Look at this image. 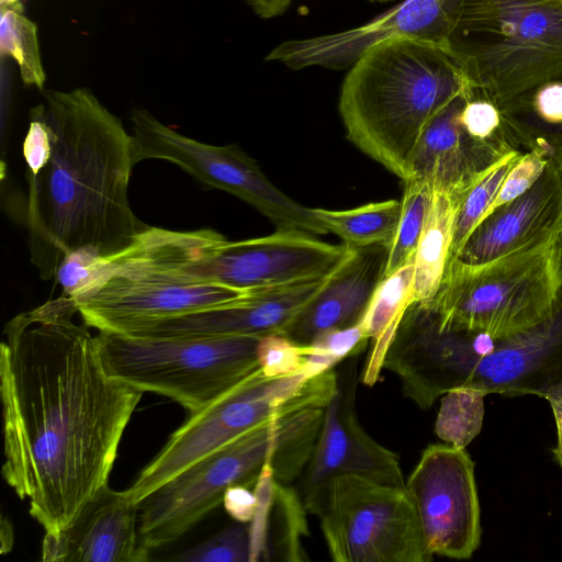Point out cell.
Returning a JSON list of instances; mask_svg holds the SVG:
<instances>
[{
    "label": "cell",
    "mask_w": 562,
    "mask_h": 562,
    "mask_svg": "<svg viewBox=\"0 0 562 562\" xmlns=\"http://www.w3.org/2000/svg\"><path fill=\"white\" fill-rule=\"evenodd\" d=\"M336 562H430L405 486L359 475L331 479L308 510Z\"/></svg>",
    "instance_id": "11"
},
{
    "label": "cell",
    "mask_w": 562,
    "mask_h": 562,
    "mask_svg": "<svg viewBox=\"0 0 562 562\" xmlns=\"http://www.w3.org/2000/svg\"><path fill=\"white\" fill-rule=\"evenodd\" d=\"M550 157V148L544 142L525 150L506 175L494 202L484 216L530 189L543 172Z\"/></svg>",
    "instance_id": "34"
},
{
    "label": "cell",
    "mask_w": 562,
    "mask_h": 562,
    "mask_svg": "<svg viewBox=\"0 0 562 562\" xmlns=\"http://www.w3.org/2000/svg\"><path fill=\"white\" fill-rule=\"evenodd\" d=\"M562 81V77L559 78Z\"/></svg>",
    "instance_id": "41"
},
{
    "label": "cell",
    "mask_w": 562,
    "mask_h": 562,
    "mask_svg": "<svg viewBox=\"0 0 562 562\" xmlns=\"http://www.w3.org/2000/svg\"><path fill=\"white\" fill-rule=\"evenodd\" d=\"M0 54L14 59L24 85L44 89L37 25L25 15L21 0H0Z\"/></svg>",
    "instance_id": "25"
},
{
    "label": "cell",
    "mask_w": 562,
    "mask_h": 562,
    "mask_svg": "<svg viewBox=\"0 0 562 562\" xmlns=\"http://www.w3.org/2000/svg\"><path fill=\"white\" fill-rule=\"evenodd\" d=\"M256 15L272 19L284 14L293 0H243Z\"/></svg>",
    "instance_id": "37"
},
{
    "label": "cell",
    "mask_w": 562,
    "mask_h": 562,
    "mask_svg": "<svg viewBox=\"0 0 562 562\" xmlns=\"http://www.w3.org/2000/svg\"><path fill=\"white\" fill-rule=\"evenodd\" d=\"M337 371L267 376L258 368L202 411L191 414L140 471L126 496L138 504L168 480L272 417L305 405H326Z\"/></svg>",
    "instance_id": "10"
},
{
    "label": "cell",
    "mask_w": 562,
    "mask_h": 562,
    "mask_svg": "<svg viewBox=\"0 0 562 562\" xmlns=\"http://www.w3.org/2000/svg\"><path fill=\"white\" fill-rule=\"evenodd\" d=\"M23 143L30 260L55 279L71 255L109 258L146 229L128 202L134 137L86 87L44 90Z\"/></svg>",
    "instance_id": "2"
},
{
    "label": "cell",
    "mask_w": 562,
    "mask_h": 562,
    "mask_svg": "<svg viewBox=\"0 0 562 562\" xmlns=\"http://www.w3.org/2000/svg\"><path fill=\"white\" fill-rule=\"evenodd\" d=\"M387 254L383 246L356 249L280 335L306 346L323 331L359 324L383 279Z\"/></svg>",
    "instance_id": "21"
},
{
    "label": "cell",
    "mask_w": 562,
    "mask_h": 562,
    "mask_svg": "<svg viewBox=\"0 0 562 562\" xmlns=\"http://www.w3.org/2000/svg\"><path fill=\"white\" fill-rule=\"evenodd\" d=\"M307 513L302 497L289 484L277 481L267 518V561H302V538L307 533Z\"/></svg>",
    "instance_id": "26"
},
{
    "label": "cell",
    "mask_w": 562,
    "mask_h": 562,
    "mask_svg": "<svg viewBox=\"0 0 562 562\" xmlns=\"http://www.w3.org/2000/svg\"><path fill=\"white\" fill-rule=\"evenodd\" d=\"M13 544V529L10 521L3 516L1 518V553L9 552Z\"/></svg>",
    "instance_id": "38"
},
{
    "label": "cell",
    "mask_w": 562,
    "mask_h": 562,
    "mask_svg": "<svg viewBox=\"0 0 562 562\" xmlns=\"http://www.w3.org/2000/svg\"><path fill=\"white\" fill-rule=\"evenodd\" d=\"M468 94L469 88L428 123L409 160L406 179L427 182L435 192L465 193L504 155L518 148L510 140L483 142L467 133L460 116Z\"/></svg>",
    "instance_id": "20"
},
{
    "label": "cell",
    "mask_w": 562,
    "mask_h": 562,
    "mask_svg": "<svg viewBox=\"0 0 562 562\" xmlns=\"http://www.w3.org/2000/svg\"><path fill=\"white\" fill-rule=\"evenodd\" d=\"M540 397L549 402L555 418L558 441L552 452L555 461L562 468V381L548 387Z\"/></svg>",
    "instance_id": "36"
},
{
    "label": "cell",
    "mask_w": 562,
    "mask_h": 562,
    "mask_svg": "<svg viewBox=\"0 0 562 562\" xmlns=\"http://www.w3.org/2000/svg\"><path fill=\"white\" fill-rule=\"evenodd\" d=\"M383 369L400 379L404 396L422 409L460 386L541 396L562 381V294L550 317L496 339L442 328L430 308L414 303L398 325Z\"/></svg>",
    "instance_id": "3"
},
{
    "label": "cell",
    "mask_w": 562,
    "mask_h": 562,
    "mask_svg": "<svg viewBox=\"0 0 562 562\" xmlns=\"http://www.w3.org/2000/svg\"><path fill=\"white\" fill-rule=\"evenodd\" d=\"M65 294L15 315L0 347L2 475L46 533L105 484L143 391L111 376Z\"/></svg>",
    "instance_id": "1"
},
{
    "label": "cell",
    "mask_w": 562,
    "mask_h": 562,
    "mask_svg": "<svg viewBox=\"0 0 562 562\" xmlns=\"http://www.w3.org/2000/svg\"><path fill=\"white\" fill-rule=\"evenodd\" d=\"M462 4L463 0H405L356 29L285 41L266 59L293 70L312 66L341 70L373 45L391 38H419L448 47Z\"/></svg>",
    "instance_id": "16"
},
{
    "label": "cell",
    "mask_w": 562,
    "mask_h": 562,
    "mask_svg": "<svg viewBox=\"0 0 562 562\" xmlns=\"http://www.w3.org/2000/svg\"><path fill=\"white\" fill-rule=\"evenodd\" d=\"M131 117L135 165L145 159L167 160L202 183L254 206L277 229H299L313 235L328 233L312 209L278 189L238 146L201 143L165 125L145 109H134Z\"/></svg>",
    "instance_id": "13"
},
{
    "label": "cell",
    "mask_w": 562,
    "mask_h": 562,
    "mask_svg": "<svg viewBox=\"0 0 562 562\" xmlns=\"http://www.w3.org/2000/svg\"><path fill=\"white\" fill-rule=\"evenodd\" d=\"M325 406H300L272 417L154 490L138 503L142 543L156 549L179 539L223 504L228 487H254L267 464L278 482L295 481L315 447Z\"/></svg>",
    "instance_id": "5"
},
{
    "label": "cell",
    "mask_w": 562,
    "mask_h": 562,
    "mask_svg": "<svg viewBox=\"0 0 562 562\" xmlns=\"http://www.w3.org/2000/svg\"><path fill=\"white\" fill-rule=\"evenodd\" d=\"M355 250L299 229L237 241L198 229L184 232L183 263L202 280L251 291L329 277Z\"/></svg>",
    "instance_id": "12"
},
{
    "label": "cell",
    "mask_w": 562,
    "mask_h": 562,
    "mask_svg": "<svg viewBox=\"0 0 562 562\" xmlns=\"http://www.w3.org/2000/svg\"><path fill=\"white\" fill-rule=\"evenodd\" d=\"M21 1H24V0H21Z\"/></svg>",
    "instance_id": "42"
},
{
    "label": "cell",
    "mask_w": 562,
    "mask_h": 562,
    "mask_svg": "<svg viewBox=\"0 0 562 562\" xmlns=\"http://www.w3.org/2000/svg\"><path fill=\"white\" fill-rule=\"evenodd\" d=\"M370 2H389V1H394V0H368Z\"/></svg>",
    "instance_id": "40"
},
{
    "label": "cell",
    "mask_w": 562,
    "mask_h": 562,
    "mask_svg": "<svg viewBox=\"0 0 562 562\" xmlns=\"http://www.w3.org/2000/svg\"><path fill=\"white\" fill-rule=\"evenodd\" d=\"M367 342L369 340L359 324L323 331L307 345L311 363L317 373H324L361 352Z\"/></svg>",
    "instance_id": "32"
},
{
    "label": "cell",
    "mask_w": 562,
    "mask_h": 562,
    "mask_svg": "<svg viewBox=\"0 0 562 562\" xmlns=\"http://www.w3.org/2000/svg\"><path fill=\"white\" fill-rule=\"evenodd\" d=\"M314 217L353 249L383 246L387 250L395 237L401 214V200L371 202L349 210L312 209Z\"/></svg>",
    "instance_id": "24"
},
{
    "label": "cell",
    "mask_w": 562,
    "mask_h": 562,
    "mask_svg": "<svg viewBox=\"0 0 562 562\" xmlns=\"http://www.w3.org/2000/svg\"><path fill=\"white\" fill-rule=\"evenodd\" d=\"M414 262L381 280L359 325L370 342L359 381L373 386L407 308L414 303Z\"/></svg>",
    "instance_id": "22"
},
{
    "label": "cell",
    "mask_w": 562,
    "mask_h": 562,
    "mask_svg": "<svg viewBox=\"0 0 562 562\" xmlns=\"http://www.w3.org/2000/svg\"><path fill=\"white\" fill-rule=\"evenodd\" d=\"M460 119L467 133L477 140L517 142L502 108L483 93L470 87Z\"/></svg>",
    "instance_id": "31"
},
{
    "label": "cell",
    "mask_w": 562,
    "mask_h": 562,
    "mask_svg": "<svg viewBox=\"0 0 562 562\" xmlns=\"http://www.w3.org/2000/svg\"><path fill=\"white\" fill-rule=\"evenodd\" d=\"M465 193L434 191L414 259V303L431 300L439 290L450 258L456 214Z\"/></svg>",
    "instance_id": "23"
},
{
    "label": "cell",
    "mask_w": 562,
    "mask_h": 562,
    "mask_svg": "<svg viewBox=\"0 0 562 562\" xmlns=\"http://www.w3.org/2000/svg\"><path fill=\"white\" fill-rule=\"evenodd\" d=\"M448 48L469 87L503 106L562 77V0H463Z\"/></svg>",
    "instance_id": "7"
},
{
    "label": "cell",
    "mask_w": 562,
    "mask_h": 562,
    "mask_svg": "<svg viewBox=\"0 0 562 562\" xmlns=\"http://www.w3.org/2000/svg\"><path fill=\"white\" fill-rule=\"evenodd\" d=\"M561 233L562 167L551 154L536 183L484 216L450 262L482 266L547 244Z\"/></svg>",
    "instance_id": "17"
},
{
    "label": "cell",
    "mask_w": 562,
    "mask_h": 562,
    "mask_svg": "<svg viewBox=\"0 0 562 562\" xmlns=\"http://www.w3.org/2000/svg\"><path fill=\"white\" fill-rule=\"evenodd\" d=\"M432 555L464 560L481 540L474 463L465 449L429 445L405 481Z\"/></svg>",
    "instance_id": "14"
},
{
    "label": "cell",
    "mask_w": 562,
    "mask_h": 562,
    "mask_svg": "<svg viewBox=\"0 0 562 562\" xmlns=\"http://www.w3.org/2000/svg\"><path fill=\"white\" fill-rule=\"evenodd\" d=\"M262 336L153 337L99 331L106 372L195 414L259 368Z\"/></svg>",
    "instance_id": "9"
},
{
    "label": "cell",
    "mask_w": 562,
    "mask_h": 562,
    "mask_svg": "<svg viewBox=\"0 0 562 562\" xmlns=\"http://www.w3.org/2000/svg\"><path fill=\"white\" fill-rule=\"evenodd\" d=\"M524 151L515 148L504 155L467 191L456 214L449 262L456 258L473 228L486 214L506 175Z\"/></svg>",
    "instance_id": "29"
},
{
    "label": "cell",
    "mask_w": 562,
    "mask_h": 562,
    "mask_svg": "<svg viewBox=\"0 0 562 562\" xmlns=\"http://www.w3.org/2000/svg\"><path fill=\"white\" fill-rule=\"evenodd\" d=\"M562 294V233L538 247L477 267L447 266L425 302L452 331L504 338L527 330L557 308Z\"/></svg>",
    "instance_id": "8"
},
{
    "label": "cell",
    "mask_w": 562,
    "mask_h": 562,
    "mask_svg": "<svg viewBox=\"0 0 562 562\" xmlns=\"http://www.w3.org/2000/svg\"><path fill=\"white\" fill-rule=\"evenodd\" d=\"M548 144L552 156L560 162L562 167V135L543 140Z\"/></svg>",
    "instance_id": "39"
},
{
    "label": "cell",
    "mask_w": 562,
    "mask_h": 562,
    "mask_svg": "<svg viewBox=\"0 0 562 562\" xmlns=\"http://www.w3.org/2000/svg\"><path fill=\"white\" fill-rule=\"evenodd\" d=\"M182 235L147 226L126 250L101 258L94 280L74 299L83 323L99 331L130 334L248 292L189 272L183 263Z\"/></svg>",
    "instance_id": "6"
},
{
    "label": "cell",
    "mask_w": 562,
    "mask_h": 562,
    "mask_svg": "<svg viewBox=\"0 0 562 562\" xmlns=\"http://www.w3.org/2000/svg\"><path fill=\"white\" fill-rule=\"evenodd\" d=\"M358 360L337 370L334 394L325 406L322 427L301 474L300 495L310 508L335 476L359 475L379 483L405 486L398 456L370 437L356 411Z\"/></svg>",
    "instance_id": "15"
},
{
    "label": "cell",
    "mask_w": 562,
    "mask_h": 562,
    "mask_svg": "<svg viewBox=\"0 0 562 562\" xmlns=\"http://www.w3.org/2000/svg\"><path fill=\"white\" fill-rule=\"evenodd\" d=\"M468 88L448 47L396 37L373 45L349 67L338 110L348 140L405 180L428 123Z\"/></svg>",
    "instance_id": "4"
},
{
    "label": "cell",
    "mask_w": 562,
    "mask_h": 562,
    "mask_svg": "<svg viewBox=\"0 0 562 562\" xmlns=\"http://www.w3.org/2000/svg\"><path fill=\"white\" fill-rule=\"evenodd\" d=\"M403 182L402 214L389 248L383 278L414 262L434 196V189L427 182L417 179H406Z\"/></svg>",
    "instance_id": "27"
},
{
    "label": "cell",
    "mask_w": 562,
    "mask_h": 562,
    "mask_svg": "<svg viewBox=\"0 0 562 562\" xmlns=\"http://www.w3.org/2000/svg\"><path fill=\"white\" fill-rule=\"evenodd\" d=\"M307 346L299 345L283 335L271 334L259 339L256 356L259 368L267 376L307 375Z\"/></svg>",
    "instance_id": "33"
},
{
    "label": "cell",
    "mask_w": 562,
    "mask_h": 562,
    "mask_svg": "<svg viewBox=\"0 0 562 562\" xmlns=\"http://www.w3.org/2000/svg\"><path fill=\"white\" fill-rule=\"evenodd\" d=\"M223 505L226 512L236 521L249 522L256 512L257 497L250 487L245 485H233L224 494Z\"/></svg>",
    "instance_id": "35"
},
{
    "label": "cell",
    "mask_w": 562,
    "mask_h": 562,
    "mask_svg": "<svg viewBox=\"0 0 562 562\" xmlns=\"http://www.w3.org/2000/svg\"><path fill=\"white\" fill-rule=\"evenodd\" d=\"M138 504L102 486L64 529L46 533L45 562H143L149 550L138 536Z\"/></svg>",
    "instance_id": "19"
},
{
    "label": "cell",
    "mask_w": 562,
    "mask_h": 562,
    "mask_svg": "<svg viewBox=\"0 0 562 562\" xmlns=\"http://www.w3.org/2000/svg\"><path fill=\"white\" fill-rule=\"evenodd\" d=\"M329 277L251 290L228 303L157 321L125 335L206 337L280 334L322 290Z\"/></svg>",
    "instance_id": "18"
},
{
    "label": "cell",
    "mask_w": 562,
    "mask_h": 562,
    "mask_svg": "<svg viewBox=\"0 0 562 562\" xmlns=\"http://www.w3.org/2000/svg\"><path fill=\"white\" fill-rule=\"evenodd\" d=\"M486 395L470 386L445 393L435 423L437 437L448 445L464 449L482 429Z\"/></svg>",
    "instance_id": "28"
},
{
    "label": "cell",
    "mask_w": 562,
    "mask_h": 562,
    "mask_svg": "<svg viewBox=\"0 0 562 562\" xmlns=\"http://www.w3.org/2000/svg\"><path fill=\"white\" fill-rule=\"evenodd\" d=\"M177 562H250L249 527L236 521L213 537L168 558Z\"/></svg>",
    "instance_id": "30"
}]
</instances>
